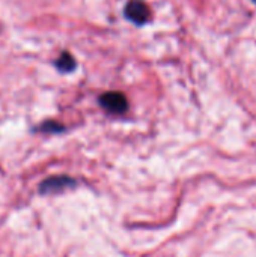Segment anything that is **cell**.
I'll return each instance as SVG.
<instances>
[{"label":"cell","instance_id":"1","mask_svg":"<svg viewBox=\"0 0 256 257\" xmlns=\"http://www.w3.org/2000/svg\"><path fill=\"white\" fill-rule=\"evenodd\" d=\"M101 107L112 114H124L128 110V101L121 92H107L100 98Z\"/></svg>","mask_w":256,"mask_h":257},{"label":"cell","instance_id":"4","mask_svg":"<svg viewBox=\"0 0 256 257\" xmlns=\"http://www.w3.org/2000/svg\"><path fill=\"white\" fill-rule=\"evenodd\" d=\"M56 68L60 72H71L75 69V60L69 53H62L56 60Z\"/></svg>","mask_w":256,"mask_h":257},{"label":"cell","instance_id":"2","mask_svg":"<svg viewBox=\"0 0 256 257\" xmlns=\"http://www.w3.org/2000/svg\"><path fill=\"white\" fill-rule=\"evenodd\" d=\"M124 14L131 23L137 26L146 24L151 18V11L142 0H130L125 6Z\"/></svg>","mask_w":256,"mask_h":257},{"label":"cell","instance_id":"3","mask_svg":"<svg viewBox=\"0 0 256 257\" xmlns=\"http://www.w3.org/2000/svg\"><path fill=\"white\" fill-rule=\"evenodd\" d=\"M74 181L68 176H54L50 178L47 181H44L41 184V193H56V191H62L65 188H71L74 187Z\"/></svg>","mask_w":256,"mask_h":257},{"label":"cell","instance_id":"5","mask_svg":"<svg viewBox=\"0 0 256 257\" xmlns=\"http://www.w3.org/2000/svg\"><path fill=\"white\" fill-rule=\"evenodd\" d=\"M250 2H252V3H255V5H256V0H250Z\"/></svg>","mask_w":256,"mask_h":257}]
</instances>
